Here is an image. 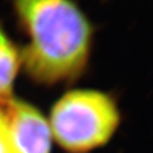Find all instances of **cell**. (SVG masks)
Returning a JSON list of instances; mask_svg holds the SVG:
<instances>
[{
	"mask_svg": "<svg viewBox=\"0 0 153 153\" xmlns=\"http://www.w3.org/2000/svg\"><path fill=\"white\" fill-rule=\"evenodd\" d=\"M28 37L20 52L28 76L44 85L76 80L88 62L93 29L72 0H12Z\"/></svg>",
	"mask_w": 153,
	"mask_h": 153,
	"instance_id": "6da1fadb",
	"label": "cell"
},
{
	"mask_svg": "<svg viewBox=\"0 0 153 153\" xmlns=\"http://www.w3.org/2000/svg\"><path fill=\"white\" fill-rule=\"evenodd\" d=\"M120 114L115 101L93 89L68 91L53 105L48 121L51 135L70 153H86L108 143Z\"/></svg>",
	"mask_w": 153,
	"mask_h": 153,
	"instance_id": "7a4b0ae2",
	"label": "cell"
},
{
	"mask_svg": "<svg viewBox=\"0 0 153 153\" xmlns=\"http://www.w3.org/2000/svg\"><path fill=\"white\" fill-rule=\"evenodd\" d=\"M2 110L9 130V153H50L49 123L37 108L12 98Z\"/></svg>",
	"mask_w": 153,
	"mask_h": 153,
	"instance_id": "3957f363",
	"label": "cell"
},
{
	"mask_svg": "<svg viewBox=\"0 0 153 153\" xmlns=\"http://www.w3.org/2000/svg\"><path fill=\"white\" fill-rule=\"evenodd\" d=\"M20 66V52L0 27V106L13 98V86Z\"/></svg>",
	"mask_w": 153,
	"mask_h": 153,
	"instance_id": "277c9868",
	"label": "cell"
},
{
	"mask_svg": "<svg viewBox=\"0 0 153 153\" xmlns=\"http://www.w3.org/2000/svg\"><path fill=\"white\" fill-rule=\"evenodd\" d=\"M10 136L3 110L0 111V153H9Z\"/></svg>",
	"mask_w": 153,
	"mask_h": 153,
	"instance_id": "5b68a950",
	"label": "cell"
},
{
	"mask_svg": "<svg viewBox=\"0 0 153 153\" xmlns=\"http://www.w3.org/2000/svg\"><path fill=\"white\" fill-rule=\"evenodd\" d=\"M1 108H2V106H0V111H1Z\"/></svg>",
	"mask_w": 153,
	"mask_h": 153,
	"instance_id": "8992f818",
	"label": "cell"
}]
</instances>
